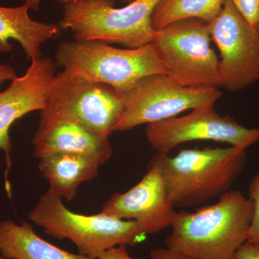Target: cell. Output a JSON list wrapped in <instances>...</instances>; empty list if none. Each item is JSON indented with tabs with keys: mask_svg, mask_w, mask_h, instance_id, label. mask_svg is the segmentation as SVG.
I'll return each mask as SVG.
<instances>
[{
	"mask_svg": "<svg viewBox=\"0 0 259 259\" xmlns=\"http://www.w3.org/2000/svg\"><path fill=\"white\" fill-rule=\"evenodd\" d=\"M41 0H25V4L28 5L32 9H38L39 4Z\"/></svg>",
	"mask_w": 259,
	"mask_h": 259,
	"instance_id": "cb8c5ba5",
	"label": "cell"
},
{
	"mask_svg": "<svg viewBox=\"0 0 259 259\" xmlns=\"http://www.w3.org/2000/svg\"><path fill=\"white\" fill-rule=\"evenodd\" d=\"M123 95V111L113 132L156 123L186 110L215 103L223 93L214 87L184 86L168 75L160 74L144 78Z\"/></svg>",
	"mask_w": 259,
	"mask_h": 259,
	"instance_id": "ba28073f",
	"label": "cell"
},
{
	"mask_svg": "<svg viewBox=\"0 0 259 259\" xmlns=\"http://www.w3.org/2000/svg\"><path fill=\"white\" fill-rule=\"evenodd\" d=\"M123 107L124 95L111 87L63 70L54 78L38 126L66 121L109 138Z\"/></svg>",
	"mask_w": 259,
	"mask_h": 259,
	"instance_id": "8992f818",
	"label": "cell"
},
{
	"mask_svg": "<svg viewBox=\"0 0 259 259\" xmlns=\"http://www.w3.org/2000/svg\"><path fill=\"white\" fill-rule=\"evenodd\" d=\"M62 199L49 189L29 212V219L46 234L69 240L83 256L97 259L105 250L118 245L134 246L146 238V231L136 221L102 212L93 215L78 214L68 209Z\"/></svg>",
	"mask_w": 259,
	"mask_h": 259,
	"instance_id": "3957f363",
	"label": "cell"
},
{
	"mask_svg": "<svg viewBox=\"0 0 259 259\" xmlns=\"http://www.w3.org/2000/svg\"><path fill=\"white\" fill-rule=\"evenodd\" d=\"M252 216L250 199L240 191H228L212 205L177 212L166 248L191 259H234L247 241Z\"/></svg>",
	"mask_w": 259,
	"mask_h": 259,
	"instance_id": "6da1fadb",
	"label": "cell"
},
{
	"mask_svg": "<svg viewBox=\"0 0 259 259\" xmlns=\"http://www.w3.org/2000/svg\"><path fill=\"white\" fill-rule=\"evenodd\" d=\"M236 9L253 27L259 24V0H231Z\"/></svg>",
	"mask_w": 259,
	"mask_h": 259,
	"instance_id": "d6986e66",
	"label": "cell"
},
{
	"mask_svg": "<svg viewBox=\"0 0 259 259\" xmlns=\"http://www.w3.org/2000/svg\"><path fill=\"white\" fill-rule=\"evenodd\" d=\"M234 259H259V244L245 242L237 250Z\"/></svg>",
	"mask_w": 259,
	"mask_h": 259,
	"instance_id": "ffe728a7",
	"label": "cell"
},
{
	"mask_svg": "<svg viewBox=\"0 0 259 259\" xmlns=\"http://www.w3.org/2000/svg\"><path fill=\"white\" fill-rule=\"evenodd\" d=\"M101 212L124 221H136L147 235L171 227L177 214L161 169L152 161L137 185L124 193L113 194Z\"/></svg>",
	"mask_w": 259,
	"mask_h": 259,
	"instance_id": "8fae6325",
	"label": "cell"
},
{
	"mask_svg": "<svg viewBox=\"0 0 259 259\" xmlns=\"http://www.w3.org/2000/svg\"><path fill=\"white\" fill-rule=\"evenodd\" d=\"M225 0H160L153 10L151 24L155 30L187 19L209 23L221 13Z\"/></svg>",
	"mask_w": 259,
	"mask_h": 259,
	"instance_id": "e0dca14e",
	"label": "cell"
},
{
	"mask_svg": "<svg viewBox=\"0 0 259 259\" xmlns=\"http://www.w3.org/2000/svg\"><path fill=\"white\" fill-rule=\"evenodd\" d=\"M0 255L5 259H92L51 244L24 221L0 223Z\"/></svg>",
	"mask_w": 259,
	"mask_h": 259,
	"instance_id": "2e32d148",
	"label": "cell"
},
{
	"mask_svg": "<svg viewBox=\"0 0 259 259\" xmlns=\"http://www.w3.org/2000/svg\"><path fill=\"white\" fill-rule=\"evenodd\" d=\"M209 29L221 53V86L233 93L259 81L258 30L242 16L231 0H225Z\"/></svg>",
	"mask_w": 259,
	"mask_h": 259,
	"instance_id": "30bf717a",
	"label": "cell"
},
{
	"mask_svg": "<svg viewBox=\"0 0 259 259\" xmlns=\"http://www.w3.org/2000/svg\"><path fill=\"white\" fill-rule=\"evenodd\" d=\"M160 0H135L122 8L112 0H79L64 5L58 25L69 30L76 41L117 44L136 49L153 42L156 30L151 24Z\"/></svg>",
	"mask_w": 259,
	"mask_h": 259,
	"instance_id": "5b68a950",
	"label": "cell"
},
{
	"mask_svg": "<svg viewBox=\"0 0 259 259\" xmlns=\"http://www.w3.org/2000/svg\"><path fill=\"white\" fill-rule=\"evenodd\" d=\"M100 165L75 153H57L39 158L38 168L49 183V190L66 200H72L81 184L98 176Z\"/></svg>",
	"mask_w": 259,
	"mask_h": 259,
	"instance_id": "9a60e30c",
	"label": "cell"
},
{
	"mask_svg": "<svg viewBox=\"0 0 259 259\" xmlns=\"http://www.w3.org/2000/svg\"><path fill=\"white\" fill-rule=\"evenodd\" d=\"M256 29H257V30H258V33H259V24H258V25H257Z\"/></svg>",
	"mask_w": 259,
	"mask_h": 259,
	"instance_id": "4316f807",
	"label": "cell"
},
{
	"mask_svg": "<svg viewBox=\"0 0 259 259\" xmlns=\"http://www.w3.org/2000/svg\"><path fill=\"white\" fill-rule=\"evenodd\" d=\"M0 50V54H1ZM16 71L8 64H0V90L6 81H13L18 77Z\"/></svg>",
	"mask_w": 259,
	"mask_h": 259,
	"instance_id": "603a6c76",
	"label": "cell"
},
{
	"mask_svg": "<svg viewBox=\"0 0 259 259\" xmlns=\"http://www.w3.org/2000/svg\"><path fill=\"white\" fill-rule=\"evenodd\" d=\"M57 1L65 5L68 4V3H72V2L79 1V0H57Z\"/></svg>",
	"mask_w": 259,
	"mask_h": 259,
	"instance_id": "d4e9b609",
	"label": "cell"
},
{
	"mask_svg": "<svg viewBox=\"0 0 259 259\" xmlns=\"http://www.w3.org/2000/svg\"><path fill=\"white\" fill-rule=\"evenodd\" d=\"M0 259H5V258H3V256H2L1 255H0Z\"/></svg>",
	"mask_w": 259,
	"mask_h": 259,
	"instance_id": "83f0119b",
	"label": "cell"
},
{
	"mask_svg": "<svg viewBox=\"0 0 259 259\" xmlns=\"http://www.w3.org/2000/svg\"><path fill=\"white\" fill-rule=\"evenodd\" d=\"M30 9L25 3L14 8L0 6V50L10 52L13 46L10 40H16L31 61L42 57V46L59 36L61 29L57 24L32 20L29 15Z\"/></svg>",
	"mask_w": 259,
	"mask_h": 259,
	"instance_id": "5bb4252c",
	"label": "cell"
},
{
	"mask_svg": "<svg viewBox=\"0 0 259 259\" xmlns=\"http://www.w3.org/2000/svg\"><path fill=\"white\" fill-rule=\"evenodd\" d=\"M248 194V199L253 207V216L247 235V241L259 244V173L250 181Z\"/></svg>",
	"mask_w": 259,
	"mask_h": 259,
	"instance_id": "ac0fdd59",
	"label": "cell"
},
{
	"mask_svg": "<svg viewBox=\"0 0 259 259\" xmlns=\"http://www.w3.org/2000/svg\"><path fill=\"white\" fill-rule=\"evenodd\" d=\"M151 259H191L166 248H153L150 252Z\"/></svg>",
	"mask_w": 259,
	"mask_h": 259,
	"instance_id": "7402d4cb",
	"label": "cell"
},
{
	"mask_svg": "<svg viewBox=\"0 0 259 259\" xmlns=\"http://www.w3.org/2000/svg\"><path fill=\"white\" fill-rule=\"evenodd\" d=\"M161 169L175 207L198 205L230 190L244 169L246 151L227 148L182 150L176 156L158 152L151 161Z\"/></svg>",
	"mask_w": 259,
	"mask_h": 259,
	"instance_id": "7a4b0ae2",
	"label": "cell"
},
{
	"mask_svg": "<svg viewBox=\"0 0 259 259\" xmlns=\"http://www.w3.org/2000/svg\"><path fill=\"white\" fill-rule=\"evenodd\" d=\"M32 142L34 156L38 159L53 153H75L88 156L102 166L112 156L108 137L66 121L38 126Z\"/></svg>",
	"mask_w": 259,
	"mask_h": 259,
	"instance_id": "4fadbf2b",
	"label": "cell"
},
{
	"mask_svg": "<svg viewBox=\"0 0 259 259\" xmlns=\"http://www.w3.org/2000/svg\"><path fill=\"white\" fill-rule=\"evenodd\" d=\"M57 66L49 57L32 60L25 74L0 92V149L5 153L8 169L11 166L10 127L24 115L45 108Z\"/></svg>",
	"mask_w": 259,
	"mask_h": 259,
	"instance_id": "7c38bea8",
	"label": "cell"
},
{
	"mask_svg": "<svg viewBox=\"0 0 259 259\" xmlns=\"http://www.w3.org/2000/svg\"><path fill=\"white\" fill-rule=\"evenodd\" d=\"M209 23L187 19L156 30L153 44L166 74L184 86L222 84L220 60L211 49Z\"/></svg>",
	"mask_w": 259,
	"mask_h": 259,
	"instance_id": "52a82bcc",
	"label": "cell"
},
{
	"mask_svg": "<svg viewBox=\"0 0 259 259\" xmlns=\"http://www.w3.org/2000/svg\"><path fill=\"white\" fill-rule=\"evenodd\" d=\"M146 139L158 152L168 153L184 143L212 141L245 150L259 141V128H248L230 116L218 114L214 103L197 107L188 115L147 125Z\"/></svg>",
	"mask_w": 259,
	"mask_h": 259,
	"instance_id": "9c48e42d",
	"label": "cell"
},
{
	"mask_svg": "<svg viewBox=\"0 0 259 259\" xmlns=\"http://www.w3.org/2000/svg\"><path fill=\"white\" fill-rule=\"evenodd\" d=\"M97 259H141L136 258L129 254L126 245H118L105 250L99 254Z\"/></svg>",
	"mask_w": 259,
	"mask_h": 259,
	"instance_id": "44dd1931",
	"label": "cell"
},
{
	"mask_svg": "<svg viewBox=\"0 0 259 259\" xmlns=\"http://www.w3.org/2000/svg\"><path fill=\"white\" fill-rule=\"evenodd\" d=\"M119 1L121 2L122 3H124V4L127 5L133 3L135 0H119Z\"/></svg>",
	"mask_w": 259,
	"mask_h": 259,
	"instance_id": "484cf974",
	"label": "cell"
},
{
	"mask_svg": "<svg viewBox=\"0 0 259 259\" xmlns=\"http://www.w3.org/2000/svg\"><path fill=\"white\" fill-rule=\"evenodd\" d=\"M56 62L70 74L108 85L122 95L144 78L166 74L153 42L122 49L100 41L66 40L56 50Z\"/></svg>",
	"mask_w": 259,
	"mask_h": 259,
	"instance_id": "277c9868",
	"label": "cell"
}]
</instances>
